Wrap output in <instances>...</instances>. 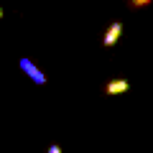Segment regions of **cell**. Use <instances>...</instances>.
I'll return each instance as SVG.
<instances>
[{
  "label": "cell",
  "instance_id": "obj_1",
  "mask_svg": "<svg viewBox=\"0 0 153 153\" xmlns=\"http://www.w3.org/2000/svg\"><path fill=\"white\" fill-rule=\"evenodd\" d=\"M123 28H125V26H123L120 21H115V23H110V26H107V31H105V36H102V46H105V49H112V46L120 41Z\"/></svg>",
  "mask_w": 153,
  "mask_h": 153
},
{
  "label": "cell",
  "instance_id": "obj_5",
  "mask_svg": "<svg viewBox=\"0 0 153 153\" xmlns=\"http://www.w3.org/2000/svg\"><path fill=\"white\" fill-rule=\"evenodd\" d=\"M46 153H64V151H61L59 146H51V148H49V151H46Z\"/></svg>",
  "mask_w": 153,
  "mask_h": 153
},
{
  "label": "cell",
  "instance_id": "obj_6",
  "mask_svg": "<svg viewBox=\"0 0 153 153\" xmlns=\"http://www.w3.org/2000/svg\"><path fill=\"white\" fill-rule=\"evenodd\" d=\"M0 18H3V8H0Z\"/></svg>",
  "mask_w": 153,
  "mask_h": 153
},
{
  "label": "cell",
  "instance_id": "obj_2",
  "mask_svg": "<svg viewBox=\"0 0 153 153\" xmlns=\"http://www.w3.org/2000/svg\"><path fill=\"white\" fill-rule=\"evenodd\" d=\"M125 92H130V82H128V79H110V82L105 84V94H110V97L125 94Z\"/></svg>",
  "mask_w": 153,
  "mask_h": 153
},
{
  "label": "cell",
  "instance_id": "obj_3",
  "mask_svg": "<svg viewBox=\"0 0 153 153\" xmlns=\"http://www.w3.org/2000/svg\"><path fill=\"white\" fill-rule=\"evenodd\" d=\"M21 69L26 71L36 84H46V74H41V71L36 69V64H31V59H21Z\"/></svg>",
  "mask_w": 153,
  "mask_h": 153
},
{
  "label": "cell",
  "instance_id": "obj_4",
  "mask_svg": "<svg viewBox=\"0 0 153 153\" xmlns=\"http://www.w3.org/2000/svg\"><path fill=\"white\" fill-rule=\"evenodd\" d=\"M153 0H128V8L130 10H140V8H148Z\"/></svg>",
  "mask_w": 153,
  "mask_h": 153
}]
</instances>
